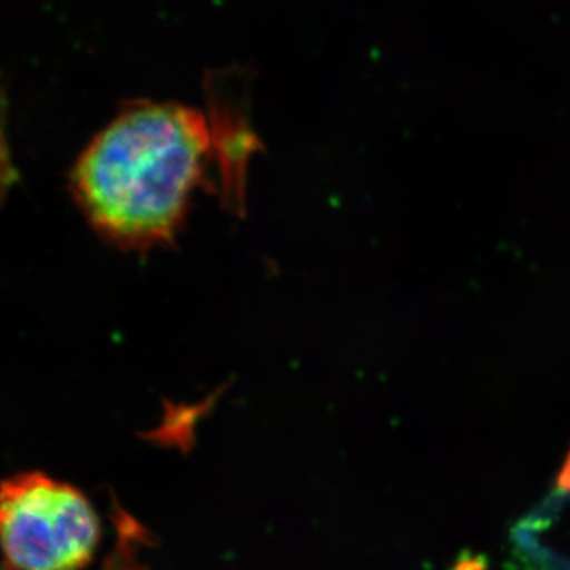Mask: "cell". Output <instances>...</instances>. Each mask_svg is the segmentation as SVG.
<instances>
[{"instance_id": "3", "label": "cell", "mask_w": 570, "mask_h": 570, "mask_svg": "<svg viewBox=\"0 0 570 570\" xmlns=\"http://www.w3.org/2000/svg\"><path fill=\"white\" fill-rule=\"evenodd\" d=\"M558 482H560V487L562 490L570 491V452L568 460H566L564 466H562V471L560 474V479H558Z\"/></svg>"}, {"instance_id": "1", "label": "cell", "mask_w": 570, "mask_h": 570, "mask_svg": "<svg viewBox=\"0 0 570 570\" xmlns=\"http://www.w3.org/2000/svg\"><path fill=\"white\" fill-rule=\"evenodd\" d=\"M257 138L242 115L175 102H135L78 157L75 200L94 230L124 249L175 242L194 193L216 168L228 208L245 202Z\"/></svg>"}, {"instance_id": "2", "label": "cell", "mask_w": 570, "mask_h": 570, "mask_svg": "<svg viewBox=\"0 0 570 570\" xmlns=\"http://www.w3.org/2000/svg\"><path fill=\"white\" fill-rule=\"evenodd\" d=\"M0 531L9 570H82L102 532L88 498L43 472H22L3 482Z\"/></svg>"}]
</instances>
